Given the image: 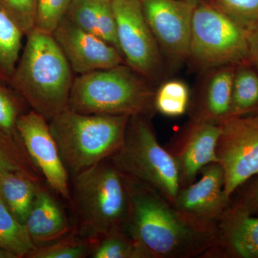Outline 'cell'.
I'll return each instance as SVG.
<instances>
[{
    "label": "cell",
    "mask_w": 258,
    "mask_h": 258,
    "mask_svg": "<svg viewBox=\"0 0 258 258\" xmlns=\"http://www.w3.org/2000/svg\"><path fill=\"white\" fill-rule=\"evenodd\" d=\"M125 176L130 208L124 230L149 258L203 257L215 242L217 224L189 216L154 188Z\"/></svg>",
    "instance_id": "obj_1"
},
{
    "label": "cell",
    "mask_w": 258,
    "mask_h": 258,
    "mask_svg": "<svg viewBox=\"0 0 258 258\" xmlns=\"http://www.w3.org/2000/svg\"><path fill=\"white\" fill-rule=\"evenodd\" d=\"M25 36L9 86L50 121L69 108L74 73L52 34L33 28Z\"/></svg>",
    "instance_id": "obj_2"
},
{
    "label": "cell",
    "mask_w": 258,
    "mask_h": 258,
    "mask_svg": "<svg viewBox=\"0 0 258 258\" xmlns=\"http://www.w3.org/2000/svg\"><path fill=\"white\" fill-rule=\"evenodd\" d=\"M71 185L75 232L95 241L111 231L125 228L130 208L128 185L124 174L111 159L71 177Z\"/></svg>",
    "instance_id": "obj_3"
},
{
    "label": "cell",
    "mask_w": 258,
    "mask_h": 258,
    "mask_svg": "<svg viewBox=\"0 0 258 258\" xmlns=\"http://www.w3.org/2000/svg\"><path fill=\"white\" fill-rule=\"evenodd\" d=\"M154 83L126 64L75 77L69 108L84 114L145 115L155 113Z\"/></svg>",
    "instance_id": "obj_4"
},
{
    "label": "cell",
    "mask_w": 258,
    "mask_h": 258,
    "mask_svg": "<svg viewBox=\"0 0 258 258\" xmlns=\"http://www.w3.org/2000/svg\"><path fill=\"white\" fill-rule=\"evenodd\" d=\"M130 117L84 114L68 108L48 121L70 176L74 177L118 152Z\"/></svg>",
    "instance_id": "obj_5"
},
{
    "label": "cell",
    "mask_w": 258,
    "mask_h": 258,
    "mask_svg": "<svg viewBox=\"0 0 258 258\" xmlns=\"http://www.w3.org/2000/svg\"><path fill=\"white\" fill-rule=\"evenodd\" d=\"M110 159L120 172L154 188L171 204L182 188L176 161L158 142L150 117H130L123 145Z\"/></svg>",
    "instance_id": "obj_6"
},
{
    "label": "cell",
    "mask_w": 258,
    "mask_h": 258,
    "mask_svg": "<svg viewBox=\"0 0 258 258\" xmlns=\"http://www.w3.org/2000/svg\"><path fill=\"white\" fill-rule=\"evenodd\" d=\"M248 36L228 17L201 0L194 10L187 60L203 71L248 63Z\"/></svg>",
    "instance_id": "obj_7"
},
{
    "label": "cell",
    "mask_w": 258,
    "mask_h": 258,
    "mask_svg": "<svg viewBox=\"0 0 258 258\" xmlns=\"http://www.w3.org/2000/svg\"><path fill=\"white\" fill-rule=\"evenodd\" d=\"M118 50L125 63L152 83L165 72L166 61L148 25L140 0H111Z\"/></svg>",
    "instance_id": "obj_8"
},
{
    "label": "cell",
    "mask_w": 258,
    "mask_h": 258,
    "mask_svg": "<svg viewBox=\"0 0 258 258\" xmlns=\"http://www.w3.org/2000/svg\"><path fill=\"white\" fill-rule=\"evenodd\" d=\"M217 156L229 198L258 174V113L231 117L221 123Z\"/></svg>",
    "instance_id": "obj_9"
},
{
    "label": "cell",
    "mask_w": 258,
    "mask_h": 258,
    "mask_svg": "<svg viewBox=\"0 0 258 258\" xmlns=\"http://www.w3.org/2000/svg\"><path fill=\"white\" fill-rule=\"evenodd\" d=\"M149 28L166 63L178 68L189 56L194 10L196 5L183 0H140Z\"/></svg>",
    "instance_id": "obj_10"
},
{
    "label": "cell",
    "mask_w": 258,
    "mask_h": 258,
    "mask_svg": "<svg viewBox=\"0 0 258 258\" xmlns=\"http://www.w3.org/2000/svg\"><path fill=\"white\" fill-rule=\"evenodd\" d=\"M18 130L28 155L50 189L71 204V176L51 133L48 120L30 110L19 118Z\"/></svg>",
    "instance_id": "obj_11"
},
{
    "label": "cell",
    "mask_w": 258,
    "mask_h": 258,
    "mask_svg": "<svg viewBox=\"0 0 258 258\" xmlns=\"http://www.w3.org/2000/svg\"><path fill=\"white\" fill-rule=\"evenodd\" d=\"M220 133L221 124L190 119L166 147L179 168L182 188L193 183L204 167L219 162Z\"/></svg>",
    "instance_id": "obj_12"
},
{
    "label": "cell",
    "mask_w": 258,
    "mask_h": 258,
    "mask_svg": "<svg viewBox=\"0 0 258 258\" xmlns=\"http://www.w3.org/2000/svg\"><path fill=\"white\" fill-rule=\"evenodd\" d=\"M52 36L77 76L125 63L116 47L84 31L66 17Z\"/></svg>",
    "instance_id": "obj_13"
},
{
    "label": "cell",
    "mask_w": 258,
    "mask_h": 258,
    "mask_svg": "<svg viewBox=\"0 0 258 258\" xmlns=\"http://www.w3.org/2000/svg\"><path fill=\"white\" fill-rule=\"evenodd\" d=\"M200 173V179L181 188L171 205L194 218L218 224L232 202L225 194L223 169L220 163H212Z\"/></svg>",
    "instance_id": "obj_14"
},
{
    "label": "cell",
    "mask_w": 258,
    "mask_h": 258,
    "mask_svg": "<svg viewBox=\"0 0 258 258\" xmlns=\"http://www.w3.org/2000/svg\"><path fill=\"white\" fill-rule=\"evenodd\" d=\"M205 258H258V217L231 202L217 224L216 239Z\"/></svg>",
    "instance_id": "obj_15"
},
{
    "label": "cell",
    "mask_w": 258,
    "mask_h": 258,
    "mask_svg": "<svg viewBox=\"0 0 258 258\" xmlns=\"http://www.w3.org/2000/svg\"><path fill=\"white\" fill-rule=\"evenodd\" d=\"M235 67L219 66L205 71L198 94L190 100V119L221 124L230 118Z\"/></svg>",
    "instance_id": "obj_16"
},
{
    "label": "cell",
    "mask_w": 258,
    "mask_h": 258,
    "mask_svg": "<svg viewBox=\"0 0 258 258\" xmlns=\"http://www.w3.org/2000/svg\"><path fill=\"white\" fill-rule=\"evenodd\" d=\"M25 225L35 246L50 243L73 231L63 208L43 184L37 190Z\"/></svg>",
    "instance_id": "obj_17"
},
{
    "label": "cell",
    "mask_w": 258,
    "mask_h": 258,
    "mask_svg": "<svg viewBox=\"0 0 258 258\" xmlns=\"http://www.w3.org/2000/svg\"><path fill=\"white\" fill-rule=\"evenodd\" d=\"M66 18L76 26L118 49L116 25L111 3L107 0H72Z\"/></svg>",
    "instance_id": "obj_18"
},
{
    "label": "cell",
    "mask_w": 258,
    "mask_h": 258,
    "mask_svg": "<svg viewBox=\"0 0 258 258\" xmlns=\"http://www.w3.org/2000/svg\"><path fill=\"white\" fill-rule=\"evenodd\" d=\"M41 184V181L20 171H8L0 179V200L24 225Z\"/></svg>",
    "instance_id": "obj_19"
},
{
    "label": "cell",
    "mask_w": 258,
    "mask_h": 258,
    "mask_svg": "<svg viewBox=\"0 0 258 258\" xmlns=\"http://www.w3.org/2000/svg\"><path fill=\"white\" fill-rule=\"evenodd\" d=\"M257 109L258 71L249 63L237 64L232 81L230 118Z\"/></svg>",
    "instance_id": "obj_20"
},
{
    "label": "cell",
    "mask_w": 258,
    "mask_h": 258,
    "mask_svg": "<svg viewBox=\"0 0 258 258\" xmlns=\"http://www.w3.org/2000/svg\"><path fill=\"white\" fill-rule=\"evenodd\" d=\"M24 35L18 25L0 11V80L8 85L21 54Z\"/></svg>",
    "instance_id": "obj_21"
},
{
    "label": "cell",
    "mask_w": 258,
    "mask_h": 258,
    "mask_svg": "<svg viewBox=\"0 0 258 258\" xmlns=\"http://www.w3.org/2000/svg\"><path fill=\"white\" fill-rule=\"evenodd\" d=\"M35 247L25 225L10 213L0 200V248L15 258H27Z\"/></svg>",
    "instance_id": "obj_22"
},
{
    "label": "cell",
    "mask_w": 258,
    "mask_h": 258,
    "mask_svg": "<svg viewBox=\"0 0 258 258\" xmlns=\"http://www.w3.org/2000/svg\"><path fill=\"white\" fill-rule=\"evenodd\" d=\"M90 257L149 258V256L124 229H120L111 231L95 240Z\"/></svg>",
    "instance_id": "obj_23"
},
{
    "label": "cell",
    "mask_w": 258,
    "mask_h": 258,
    "mask_svg": "<svg viewBox=\"0 0 258 258\" xmlns=\"http://www.w3.org/2000/svg\"><path fill=\"white\" fill-rule=\"evenodd\" d=\"M8 171H20L37 181H43L41 173L30 159L23 142L0 131V179Z\"/></svg>",
    "instance_id": "obj_24"
},
{
    "label": "cell",
    "mask_w": 258,
    "mask_h": 258,
    "mask_svg": "<svg viewBox=\"0 0 258 258\" xmlns=\"http://www.w3.org/2000/svg\"><path fill=\"white\" fill-rule=\"evenodd\" d=\"M191 93L187 85L180 80L161 83L156 89L154 108L156 112L168 117H179L189 109Z\"/></svg>",
    "instance_id": "obj_25"
},
{
    "label": "cell",
    "mask_w": 258,
    "mask_h": 258,
    "mask_svg": "<svg viewBox=\"0 0 258 258\" xmlns=\"http://www.w3.org/2000/svg\"><path fill=\"white\" fill-rule=\"evenodd\" d=\"M94 241L73 230L58 240L36 246L27 258H85L90 257Z\"/></svg>",
    "instance_id": "obj_26"
},
{
    "label": "cell",
    "mask_w": 258,
    "mask_h": 258,
    "mask_svg": "<svg viewBox=\"0 0 258 258\" xmlns=\"http://www.w3.org/2000/svg\"><path fill=\"white\" fill-rule=\"evenodd\" d=\"M26 102L8 83L0 80V131L23 142L18 130L20 117L28 111Z\"/></svg>",
    "instance_id": "obj_27"
},
{
    "label": "cell",
    "mask_w": 258,
    "mask_h": 258,
    "mask_svg": "<svg viewBox=\"0 0 258 258\" xmlns=\"http://www.w3.org/2000/svg\"><path fill=\"white\" fill-rule=\"evenodd\" d=\"M249 34L258 29V0H210L207 2Z\"/></svg>",
    "instance_id": "obj_28"
},
{
    "label": "cell",
    "mask_w": 258,
    "mask_h": 258,
    "mask_svg": "<svg viewBox=\"0 0 258 258\" xmlns=\"http://www.w3.org/2000/svg\"><path fill=\"white\" fill-rule=\"evenodd\" d=\"M72 0H37L35 28L52 35L66 18Z\"/></svg>",
    "instance_id": "obj_29"
},
{
    "label": "cell",
    "mask_w": 258,
    "mask_h": 258,
    "mask_svg": "<svg viewBox=\"0 0 258 258\" xmlns=\"http://www.w3.org/2000/svg\"><path fill=\"white\" fill-rule=\"evenodd\" d=\"M37 0H0V11L9 17L24 35L35 28Z\"/></svg>",
    "instance_id": "obj_30"
},
{
    "label": "cell",
    "mask_w": 258,
    "mask_h": 258,
    "mask_svg": "<svg viewBox=\"0 0 258 258\" xmlns=\"http://www.w3.org/2000/svg\"><path fill=\"white\" fill-rule=\"evenodd\" d=\"M243 209L246 212L255 215L258 214V178L244 190L240 198L232 203Z\"/></svg>",
    "instance_id": "obj_31"
},
{
    "label": "cell",
    "mask_w": 258,
    "mask_h": 258,
    "mask_svg": "<svg viewBox=\"0 0 258 258\" xmlns=\"http://www.w3.org/2000/svg\"><path fill=\"white\" fill-rule=\"evenodd\" d=\"M248 63L258 71V29L249 34Z\"/></svg>",
    "instance_id": "obj_32"
},
{
    "label": "cell",
    "mask_w": 258,
    "mask_h": 258,
    "mask_svg": "<svg viewBox=\"0 0 258 258\" xmlns=\"http://www.w3.org/2000/svg\"><path fill=\"white\" fill-rule=\"evenodd\" d=\"M0 258H15V257L8 251L0 248Z\"/></svg>",
    "instance_id": "obj_33"
},
{
    "label": "cell",
    "mask_w": 258,
    "mask_h": 258,
    "mask_svg": "<svg viewBox=\"0 0 258 258\" xmlns=\"http://www.w3.org/2000/svg\"><path fill=\"white\" fill-rule=\"evenodd\" d=\"M183 1L188 2V3H191V4L197 5L201 0H183Z\"/></svg>",
    "instance_id": "obj_34"
},
{
    "label": "cell",
    "mask_w": 258,
    "mask_h": 258,
    "mask_svg": "<svg viewBox=\"0 0 258 258\" xmlns=\"http://www.w3.org/2000/svg\"><path fill=\"white\" fill-rule=\"evenodd\" d=\"M202 1H204V2H209V1H210V0H202Z\"/></svg>",
    "instance_id": "obj_35"
},
{
    "label": "cell",
    "mask_w": 258,
    "mask_h": 258,
    "mask_svg": "<svg viewBox=\"0 0 258 258\" xmlns=\"http://www.w3.org/2000/svg\"><path fill=\"white\" fill-rule=\"evenodd\" d=\"M107 1H110V2H111V0H107Z\"/></svg>",
    "instance_id": "obj_36"
}]
</instances>
